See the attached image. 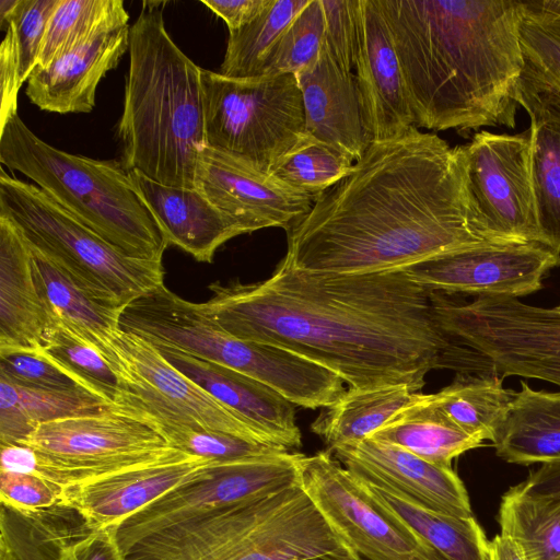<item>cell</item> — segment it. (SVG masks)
<instances>
[{"label":"cell","mask_w":560,"mask_h":560,"mask_svg":"<svg viewBox=\"0 0 560 560\" xmlns=\"http://www.w3.org/2000/svg\"><path fill=\"white\" fill-rule=\"evenodd\" d=\"M209 290L201 304L229 334L295 353L349 388L406 385L418 393L450 345L430 291L401 270L325 273L279 264L267 280Z\"/></svg>","instance_id":"obj_1"},{"label":"cell","mask_w":560,"mask_h":560,"mask_svg":"<svg viewBox=\"0 0 560 560\" xmlns=\"http://www.w3.org/2000/svg\"><path fill=\"white\" fill-rule=\"evenodd\" d=\"M287 233L280 265L325 273L402 270L495 243L470 198L463 147L415 126L373 142Z\"/></svg>","instance_id":"obj_2"},{"label":"cell","mask_w":560,"mask_h":560,"mask_svg":"<svg viewBox=\"0 0 560 560\" xmlns=\"http://www.w3.org/2000/svg\"><path fill=\"white\" fill-rule=\"evenodd\" d=\"M405 75L413 126L515 128L523 1L377 0Z\"/></svg>","instance_id":"obj_3"},{"label":"cell","mask_w":560,"mask_h":560,"mask_svg":"<svg viewBox=\"0 0 560 560\" xmlns=\"http://www.w3.org/2000/svg\"><path fill=\"white\" fill-rule=\"evenodd\" d=\"M161 2L144 1L129 32L117 125L121 163L160 184L195 188L205 142L199 68L171 38Z\"/></svg>","instance_id":"obj_4"},{"label":"cell","mask_w":560,"mask_h":560,"mask_svg":"<svg viewBox=\"0 0 560 560\" xmlns=\"http://www.w3.org/2000/svg\"><path fill=\"white\" fill-rule=\"evenodd\" d=\"M296 482L156 532L124 560H357Z\"/></svg>","instance_id":"obj_5"},{"label":"cell","mask_w":560,"mask_h":560,"mask_svg":"<svg viewBox=\"0 0 560 560\" xmlns=\"http://www.w3.org/2000/svg\"><path fill=\"white\" fill-rule=\"evenodd\" d=\"M0 162L119 250L162 261L168 244L121 161L57 149L14 114L0 128Z\"/></svg>","instance_id":"obj_6"},{"label":"cell","mask_w":560,"mask_h":560,"mask_svg":"<svg viewBox=\"0 0 560 560\" xmlns=\"http://www.w3.org/2000/svg\"><path fill=\"white\" fill-rule=\"evenodd\" d=\"M120 327L154 346L246 374L304 408H328L347 390L338 375L312 361L229 334L201 303L180 298L165 284L130 303L121 314Z\"/></svg>","instance_id":"obj_7"},{"label":"cell","mask_w":560,"mask_h":560,"mask_svg":"<svg viewBox=\"0 0 560 560\" xmlns=\"http://www.w3.org/2000/svg\"><path fill=\"white\" fill-rule=\"evenodd\" d=\"M0 215L100 301L125 310L164 285L162 261L129 256L83 225L36 185L0 172Z\"/></svg>","instance_id":"obj_8"},{"label":"cell","mask_w":560,"mask_h":560,"mask_svg":"<svg viewBox=\"0 0 560 560\" xmlns=\"http://www.w3.org/2000/svg\"><path fill=\"white\" fill-rule=\"evenodd\" d=\"M433 318L450 342L465 348L480 372L538 378L560 386V310L518 299L480 296L458 303L430 293Z\"/></svg>","instance_id":"obj_9"},{"label":"cell","mask_w":560,"mask_h":560,"mask_svg":"<svg viewBox=\"0 0 560 560\" xmlns=\"http://www.w3.org/2000/svg\"><path fill=\"white\" fill-rule=\"evenodd\" d=\"M205 142L270 173L305 135L295 74L229 78L201 69Z\"/></svg>","instance_id":"obj_10"},{"label":"cell","mask_w":560,"mask_h":560,"mask_svg":"<svg viewBox=\"0 0 560 560\" xmlns=\"http://www.w3.org/2000/svg\"><path fill=\"white\" fill-rule=\"evenodd\" d=\"M96 349L118 380L114 410L148 424L176 422L276 445L172 365L143 337L119 327Z\"/></svg>","instance_id":"obj_11"},{"label":"cell","mask_w":560,"mask_h":560,"mask_svg":"<svg viewBox=\"0 0 560 560\" xmlns=\"http://www.w3.org/2000/svg\"><path fill=\"white\" fill-rule=\"evenodd\" d=\"M35 452L32 475L63 488L178 454L148 423L113 408L37 425L21 443Z\"/></svg>","instance_id":"obj_12"},{"label":"cell","mask_w":560,"mask_h":560,"mask_svg":"<svg viewBox=\"0 0 560 560\" xmlns=\"http://www.w3.org/2000/svg\"><path fill=\"white\" fill-rule=\"evenodd\" d=\"M299 482L332 530L365 560H448L381 508L329 451L302 455Z\"/></svg>","instance_id":"obj_13"},{"label":"cell","mask_w":560,"mask_h":560,"mask_svg":"<svg viewBox=\"0 0 560 560\" xmlns=\"http://www.w3.org/2000/svg\"><path fill=\"white\" fill-rule=\"evenodd\" d=\"M462 147L468 191L486 235L495 243H540L529 129L481 130Z\"/></svg>","instance_id":"obj_14"},{"label":"cell","mask_w":560,"mask_h":560,"mask_svg":"<svg viewBox=\"0 0 560 560\" xmlns=\"http://www.w3.org/2000/svg\"><path fill=\"white\" fill-rule=\"evenodd\" d=\"M300 452L220 462L208 474L161 497L117 528L124 553L139 540L213 509L265 495L299 482Z\"/></svg>","instance_id":"obj_15"},{"label":"cell","mask_w":560,"mask_h":560,"mask_svg":"<svg viewBox=\"0 0 560 560\" xmlns=\"http://www.w3.org/2000/svg\"><path fill=\"white\" fill-rule=\"evenodd\" d=\"M560 253L538 243H489L447 253L402 269L429 291L518 299L541 289Z\"/></svg>","instance_id":"obj_16"},{"label":"cell","mask_w":560,"mask_h":560,"mask_svg":"<svg viewBox=\"0 0 560 560\" xmlns=\"http://www.w3.org/2000/svg\"><path fill=\"white\" fill-rule=\"evenodd\" d=\"M195 188L236 222L244 234L266 228L289 231L316 200V196L207 145L198 158Z\"/></svg>","instance_id":"obj_17"},{"label":"cell","mask_w":560,"mask_h":560,"mask_svg":"<svg viewBox=\"0 0 560 560\" xmlns=\"http://www.w3.org/2000/svg\"><path fill=\"white\" fill-rule=\"evenodd\" d=\"M220 463L185 452L163 460L63 488L59 508L75 511L89 529L117 528L168 492L205 477Z\"/></svg>","instance_id":"obj_18"},{"label":"cell","mask_w":560,"mask_h":560,"mask_svg":"<svg viewBox=\"0 0 560 560\" xmlns=\"http://www.w3.org/2000/svg\"><path fill=\"white\" fill-rule=\"evenodd\" d=\"M328 451L355 477L386 486L430 509L472 516L467 490L452 467L432 464L372 438Z\"/></svg>","instance_id":"obj_19"},{"label":"cell","mask_w":560,"mask_h":560,"mask_svg":"<svg viewBox=\"0 0 560 560\" xmlns=\"http://www.w3.org/2000/svg\"><path fill=\"white\" fill-rule=\"evenodd\" d=\"M354 67L373 142L390 140L412 127L405 75L377 0H358Z\"/></svg>","instance_id":"obj_20"},{"label":"cell","mask_w":560,"mask_h":560,"mask_svg":"<svg viewBox=\"0 0 560 560\" xmlns=\"http://www.w3.org/2000/svg\"><path fill=\"white\" fill-rule=\"evenodd\" d=\"M305 110V133L357 162L373 135L355 74L341 69L325 39L314 63L295 74Z\"/></svg>","instance_id":"obj_21"},{"label":"cell","mask_w":560,"mask_h":560,"mask_svg":"<svg viewBox=\"0 0 560 560\" xmlns=\"http://www.w3.org/2000/svg\"><path fill=\"white\" fill-rule=\"evenodd\" d=\"M129 24L106 27L48 65L36 67L26 81V96L43 110L90 113L101 80L129 48Z\"/></svg>","instance_id":"obj_22"},{"label":"cell","mask_w":560,"mask_h":560,"mask_svg":"<svg viewBox=\"0 0 560 560\" xmlns=\"http://www.w3.org/2000/svg\"><path fill=\"white\" fill-rule=\"evenodd\" d=\"M164 358L258 431L291 452L302 447L294 404L268 385L221 364L155 346Z\"/></svg>","instance_id":"obj_23"},{"label":"cell","mask_w":560,"mask_h":560,"mask_svg":"<svg viewBox=\"0 0 560 560\" xmlns=\"http://www.w3.org/2000/svg\"><path fill=\"white\" fill-rule=\"evenodd\" d=\"M55 324L37 287L28 243L0 215V352L39 351Z\"/></svg>","instance_id":"obj_24"},{"label":"cell","mask_w":560,"mask_h":560,"mask_svg":"<svg viewBox=\"0 0 560 560\" xmlns=\"http://www.w3.org/2000/svg\"><path fill=\"white\" fill-rule=\"evenodd\" d=\"M129 173L168 246L180 248L197 261L212 262L224 243L244 234L198 189L163 185L137 171Z\"/></svg>","instance_id":"obj_25"},{"label":"cell","mask_w":560,"mask_h":560,"mask_svg":"<svg viewBox=\"0 0 560 560\" xmlns=\"http://www.w3.org/2000/svg\"><path fill=\"white\" fill-rule=\"evenodd\" d=\"M517 103L530 119L532 177L540 243L560 253V92L521 77Z\"/></svg>","instance_id":"obj_26"},{"label":"cell","mask_w":560,"mask_h":560,"mask_svg":"<svg viewBox=\"0 0 560 560\" xmlns=\"http://www.w3.org/2000/svg\"><path fill=\"white\" fill-rule=\"evenodd\" d=\"M492 443L509 463L560 460V392L534 390L522 381Z\"/></svg>","instance_id":"obj_27"},{"label":"cell","mask_w":560,"mask_h":560,"mask_svg":"<svg viewBox=\"0 0 560 560\" xmlns=\"http://www.w3.org/2000/svg\"><path fill=\"white\" fill-rule=\"evenodd\" d=\"M355 478L381 508L448 560H488L489 541L474 516L430 509L386 486Z\"/></svg>","instance_id":"obj_28"},{"label":"cell","mask_w":560,"mask_h":560,"mask_svg":"<svg viewBox=\"0 0 560 560\" xmlns=\"http://www.w3.org/2000/svg\"><path fill=\"white\" fill-rule=\"evenodd\" d=\"M369 438L399 446L443 467H452L454 458L483 445V441L448 420L430 394L421 393H416L408 405Z\"/></svg>","instance_id":"obj_29"},{"label":"cell","mask_w":560,"mask_h":560,"mask_svg":"<svg viewBox=\"0 0 560 560\" xmlns=\"http://www.w3.org/2000/svg\"><path fill=\"white\" fill-rule=\"evenodd\" d=\"M30 247L37 287L54 322L94 347L120 327L122 308L100 301L45 254Z\"/></svg>","instance_id":"obj_30"},{"label":"cell","mask_w":560,"mask_h":560,"mask_svg":"<svg viewBox=\"0 0 560 560\" xmlns=\"http://www.w3.org/2000/svg\"><path fill=\"white\" fill-rule=\"evenodd\" d=\"M110 408L109 404L83 388H31L0 375L1 444L21 443L42 423L101 413Z\"/></svg>","instance_id":"obj_31"},{"label":"cell","mask_w":560,"mask_h":560,"mask_svg":"<svg viewBox=\"0 0 560 560\" xmlns=\"http://www.w3.org/2000/svg\"><path fill=\"white\" fill-rule=\"evenodd\" d=\"M415 394L406 385L348 388L337 402L325 408L311 429L328 450L361 441L389 421Z\"/></svg>","instance_id":"obj_32"},{"label":"cell","mask_w":560,"mask_h":560,"mask_svg":"<svg viewBox=\"0 0 560 560\" xmlns=\"http://www.w3.org/2000/svg\"><path fill=\"white\" fill-rule=\"evenodd\" d=\"M502 380L493 372L458 373L450 385L430 396L459 429L481 441H492L515 395L503 387Z\"/></svg>","instance_id":"obj_33"},{"label":"cell","mask_w":560,"mask_h":560,"mask_svg":"<svg viewBox=\"0 0 560 560\" xmlns=\"http://www.w3.org/2000/svg\"><path fill=\"white\" fill-rule=\"evenodd\" d=\"M498 521L526 560H560V497L529 493L517 485L503 494Z\"/></svg>","instance_id":"obj_34"},{"label":"cell","mask_w":560,"mask_h":560,"mask_svg":"<svg viewBox=\"0 0 560 560\" xmlns=\"http://www.w3.org/2000/svg\"><path fill=\"white\" fill-rule=\"evenodd\" d=\"M308 2L310 0H271L253 21L229 31L220 73L229 78L259 77L267 55Z\"/></svg>","instance_id":"obj_35"},{"label":"cell","mask_w":560,"mask_h":560,"mask_svg":"<svg viewBox=\"0 0 560 560\" xmlns=\"http://www.w3.org/2000/svg\"><path fill=\"white\" fill-rule=\"evenodd\" d=\"M518 34L522 78L560 92V0L523 1Z\"/></svg>","instance_id":"obj_36"},{"label":"cell","mask_w":560,"mask_h":560,"mask_svg":"<svg viewBox=\"0 0 560 560\" xmlns=\"http://www.w3.org/2000/svg\"><path fill=\"white\" fill-rule=\"evenodd\" d=\"M121 0H59L49 21L36 67L78 46L100 31L128 24Z\"/></svg>","instance_id":"obj_37"},{"label":"cell","mask_w":560,"mask_h":560,"mask_svg":"<svg viewBox=\"0 0 560 560\" xmlns=\"http://www.w3.org/2000/svg\"><path fill=\"white\" fill-rule=\"evenodd\" d=\"M39 352L85 390L114 405L118 380L102 353L58 322L48 329Z\"/></svg>","instance_id":"obj_38"},{"label":"cell","mask_w":560,"mask_h":560,"mask_svg":"<svg viewBox=\"0 0 560 560\" xmlns=\"http://www.w3.org/2000/svg\"><path fill=\"white\" fill-rule=\"evenodd\" d=\"M352 166L348 155L305 133L273 165L270 174L317 197L343 178Z\"/></svg>","instance_id":"obj_39"},{"label":"cell","mask_w":560,"mask_h":560,"mask_svg":"<svg viewBox=\"0 0 560 560\" xmlns=\"http://www.w3.org/2000/svg\"><path fill=\"white\" fill-rule=\"evenodd\" d=\"M324 39L322 1L310 0L267 55L260 75L298 74L316 61Z\"/></svg>","instance_id":"obj_40"},{"label":"cell","mask_w":560,"mask_h":560,"mask_svg":"<svg viewBox=\"0 0 560 560\" xmlns=\"http://www.w3.org/2000/svg\"><path fill=\"white\" fill-rule=\"evenodd\" d=\"M150 425L170 446L215 462H237L291 452L277 445L176 422L162 421Z\"/></svg>","instance_id":"obj_41"},{"label":"cell","mask_w":560,"mask_h":560,"mask_svg":"<svg viewBox=\"0 0 560 560\" xmlns=\"http://www.w3.org/2000/svg\"><path fill=\"white\" fill-rule=\"evenodd\" d=\"M58 3L59 0H20L10 19L22 84L37 66L47 27Z\"/></svg>","instance_id":"obj_42"},{"label":"cell","mask_w":560,"mask_h":560,"mask_svg":"<svg viewBox=\"0 0 560 560\" xmlns=\"http://www.w3.org/2000/svg\"><path fill=\"white\" fill-rule=\"evenodd\" d=\"M0 375L18 385L31 388L54 390L82 388L74 378L39 351L0 352Z\"/></svg>","instance_id":"obj_43"},{"label":"cell","mask_w":560,"mask_h":560,"mask_svg":"<svg viewBox=\"0 0 560 560\" xmlns=\"http://www.w3.org/2000/svg\"><path fill=\"white\" fill-rule=\"evenodd\" d=\"M325 16V45L345 71L355 63L358 45V0H320Z\"/></svg>","instance_id":"obj_44"},{"label":"cell","mask_w":560,"mask_h":560,"mask_svg":"<svg viewBox=\"0 0 560 560\" xmlns=\"http://www.w3.org/2000/svg\"><path fill=\"white\" fill-rule=\"evenodd\" d=\"M0 472V498L3 505L24 515L59 505L63 487L34 475Z\"/></svg>","instance_id":"obj_45"},{"label":"cell","mask_w":560,"mask_h":560,"mask_svg":"<svg viewBox=\"0 0 560 560\" xmlns=\"http://www.w3.org/2000/svg\"><path fill=\"white\" fill-rule=\"evenodd\" d=\"M1 108L0 128L14 114H18V94L22 85L19 74L14 32L11 25L0 45Z\"/></svg>","instance_id":"obj_46"},{"label":"cell","mask_w":560,"mask_h":560,"mask_svg":"<svg viewBox=\"0 0 560 560\" xmlns=\"http://www.w3.org/2000/svg\"><path fill=\"white\" fill-rule=\"evenodd\" d=\"M116 529H89L71 544L79 560H124L118 547Z\"/></svg>","instance_id":"obj_47"},{"label":"cell","mask_w":560,"mask_h":560,"mask_svg":"<svg viewBox=\"0 0 560 560\" xmlns=\"http://www.w3.org/2000/svg\"><path fill=\"white\" fill-rule=\"evenodd\" d=\"M271 0H201L212 12L220 16L229 31L237 30L253 21Z\"/></svg>","instance_id":"obj_48"},{"label":"cell","mask_w":560,"mask_h":560,"mask_svg":"<svg viewBox=\"0 0 560 560\" xmlns=\"http://www.w3.org/2000/svg\"><path fill=\"white\" fill-rule=\"evenodd\" d=\"M518 486L529 493L560 497V460L541 464Z\"/></svg>","instance_id":"obj_49"},{"label":"cell","mask_w":560,"mask_h":560,"mask_svg":"<svg viewBox=\"0 0 560 560\" xmlns=\"http://www.w3.org/2000/svg\"><path fill=\"white\" fill-rule=\"evenodd\" d=\"M488 560H526L518 546L503 534L495 535L488 545Z\"/></svg>","instance_id":"obj_50"},{"label":"cell","mask_w":560,"mask_h":560,"mask_svg":"<svg viewBox=\"0 0 560 560\" xmlns=\"http://www.w3.org/2000/svg\"><path fill=\"white\" fill-rule=\"evenodd\" d=\"M20 0H0V26L5 31Z\"/></svg>","instance_id":"obj_51"},{"label":"cell","mask_w":560,"mask_h":560,"mask_svg":"<svg viewBox=\"0 0 560 560\" xmlns=\"http://www.w3.org/2000/svg\"><path fill=\"white\" fill-rule=\"evenodd\" d=\"M1 560H11L9 559V552H7L3 544H1Z\"/></svg>","instance_id":"obj_52"},{"label":"cell","mask_w":560,"mask_h":560,"mask_svg":"<svg viewBox=\"0 0 560 560\" xmlns=\"http://www.w3.org/2000/svg\"><path fill=\"white\" fill-rule=\"evenodd\" d=\"M326 560H328V559H326ZM357 560H365V559H363V558H359V559H357Z\"/></svg>","instance_id":"obj_53"},{"label":"cell","mask_w":560,"mask_h":560,"mask_svg":"<svg viewBox=\"0 0 560 560\" xmlns=\"http://www.w3.org/2000/svg\"><path fill=\"white\" fill-rule=\"evenodd\" d=\"M556 307L560 310V304L558 306H556Z\"/></svg>","instance_id":"obj_54"}]
</instances>
